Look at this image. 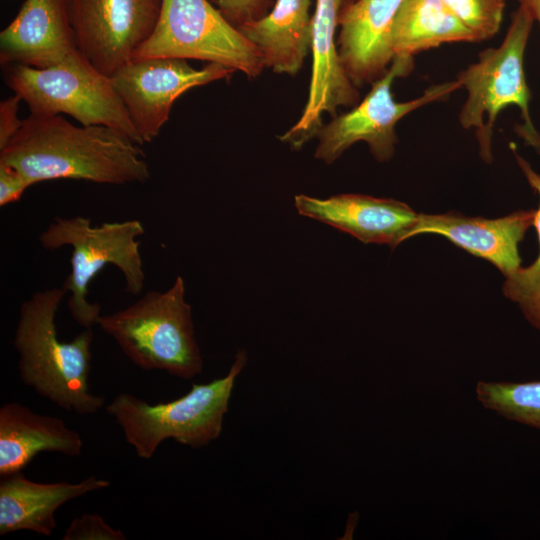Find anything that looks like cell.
Returning <instances> with one entry per match:
<instances>
[{
    "mask_svg": "<svg viewBox=\"0 0 540 540\" xmlns=\"http://www.w3.org/2000/svg\"><path fill=\"white\" fill-rule=\"evenodd\" d=\"M0 163L31 185L57 179L124 185L151 176L144 152L128 135L104 125L75 126L61 115L30 114L0 150Z\"/></svg>",
    "mask_w": 540,
    "mask_h": 540,
    "instance_id": "6da1fadb",
    "label": "cell"
},
{
    "mask_svg": "<svg viewBox=\"0 0 540 540\" xmlns=\"http://www.w3.org/2000/svg\"><path fill=\"white\" fill-rule=\"evenodd\" d=\"M66 294L62 287L34 292L19 309L12 344L18 354L22 383L65 411L80 416L97 413L103 396L92 394V328H85L70 342L58 338L56 314Z\"/></svg>",
    "mask_w": 540,
    "mask_h": 540,
    "instance_id": "7a4b0ae2",
    "label": "cell"
},
{
    "mask_svg": "<svg viewBox=\"0 0 540 540\" xmlns=\"http://www.w3.org/2000/svg\"><path fill=\"white\" fill-rule=\"evenodd\" d=\"M97 325L141 369L165 371L183 379L202 371L203 359L181 276L166 291H149L126 308L101 315Z\"/></svg>",
    "mask_w": 540,
    "mask_h": 540,
    "instance_id": "3957f363",
    "label": "cell"
},
{
    "mask_svg": "<svg viewBox=\"0 0 540 540\" xmlns=\"http://www.w3.org/2000/svg\"><path fill=\"white\" fill-rule=\"evenodd\" d=\"M246 363V352L241 350L226 376L209 383H194L178 399L152 405L123 392L107 405L106 412L140 458H152L167 439L191 448L204 447L221 434L235 379Z\"/></svg>",
    "mask_w": 540,
    "mask_h": 540,
    "instance_id": "277c9868",
    "label": "cell"
},
{
    "mask_svg": "<svg viewBox=\"0 0 540 540\" xmlns=\"http://www.w3.org/2000/svg\"><path fill=\"white\" fill-rule=\"evenodd\" d=\"M144 231L143 224L137 219L94 226L89 218L74 216L56 217L41 232L39 242L43 248H72L71 270L62 288L70 293L69 311L83 328H92L101 316L100 304L89 302L87 295L90 282L105 266L118 268L129 294L142 292L145 273L138 238Z\"/></svg>",
    "mask_w": 540,
    "mask_h": 540,
    "instance_id": "5b68a950",
    "label": "cell"
},
{
    "mask_svg": "<svg viewBox=\"0 0 540 540\" xmlns=\"http://www.w3.org/2000/svg\"><path fill=\"white\" fill-rule=\"evenodd\" d=\"M534 21L531 12L519 5L502 43L479 53L478 61L457 77L467 91L459 122L465 129H475L479 154L486 163L493 159L491 142L497 116L510 105L520 109L524 120L517 129L518 134L540 153V135L530 118L531 94L523 69L524 52Z\"/></svg>",
    "mask_w": 540,
    "mask_h": 540,
    "instance_id": "8992f818",
    "label": "cell"
},
{
    "mask_svg": "<svg viewBox=\"0 0 540 540\" xmlns=\"http://www.w3.org/2000/svg\"><path fill=\"white\" fill-rule=\"evenodd\" d=\"M4 68L6 84L28 105L31 115L67 114L83 126L120 130L143 145L111 77L95 68L79 50L47 68Z\"/></svg>",
    "mask_w": 540,
    "mask_h": 540,
    "instance_id": "52a82bcc",
    "label": "cell"
},
{
    "mask_svg": "<svg viewBox=\"0 0 540 540\" xmlns=\"http://www.w3.org/2000/svg\"><path fill=\"white\" fill-rule=\"evenodd\" d=\"M157 57L218 63L250 79L265 68L255 45L207 0H162L154 32L131 60Z\"/></svg>",
    "mask_w": 540,
    "mask_h": 540,
    "instance_id": "ba28073f",
    "label": "cell"
},
{
    "mask_svg": "<svg viewBox=\"0 0 540 540\" xmlns=\"http://www.w3.org/2000/svg\"><path fill=\"white\" fill-rule=\"evenodd\" d=\"M413 68V56H395L390 67L372 83L371 90L361 102L321 127L317 134L315 158L331 164L353 144L363 141L376 160L388 161L398 142L395 126L400 119L425 105L445 100L462 88L456 79L432 85L410 101H395L392 92L395 79L409 75Z\"/></svg>",
    "mask_w": 540,
    "mask_h": 540,
    "instance_id": "9c48e42d",
    "label": "cell"
},
{
    "mask_svg": "<svg viewBox=\"0 0 540 540\" xmlns=\"http://www.w3.org/2000/svg\"><path fill=\"white\" fill-rule=\"evenodd\" d=\"M233 72L218 63L194 69L186 59L157 57L130 60L110 77L144 144L158 136L178 97Z\"/></svg>",
    "mask_w": 540,
    "mask_h": 540,
    "instance_id": "30bf717a",
    "label": "cell"
},
{
    "mask_svg": "<svg viewBox=\"0 0 540 540\" xmlns=\"http://www.w3.org/2000/svg\"><path fill=\"white\" fill-rule=\"evenodd\" d=\"M162 0H70L78 50L111 76L155 30Z\"/></svg>",
    "mask_w": 540,
    "mask_h": 540,
    "instance_id": "8fae6325",
    "label": "cell"
},
{
    "mask_svg": "<svg viewBox=\"0 0 540 540\" xmlns=\"http://www.w3.org/2000/svg\"><path fill=\"white\" fill-rule=\"evenodd\" d=\"M343 0H316L312 23V74L309 95L299 120L279 140L301 149L317 136L325 113L359 102L357 87L348 77L338 52L336 30Z\"/></svg>",
    "mask_w": 540,
    "mask_h": 540,
    "instance_id": "7c38bea8",
    "label": "cell"
},
{
    "mask_svg": "<svg viewBox=\"0 0 540 540\" xmlns=\"http://www.w3.org/2000/svg\"><path fill=\"white\" fill-rule=\"evenodd\" d=\"M298 213L350 234L365 244H385L391 249L409 235L417 221L408 204L363 194H339L326 199L304 194L294 197Z\"/></svg>",
    "mask_w": 540,
    "mask_h": 540,
    "instance_id": "4fadbf2b",
    "label": "cell"
},
{
    "mask_svg": "<svg viewBox=\"0 0 540 540\" xmlns=\"http://www.w3.org/2000/svg\"><path fill=\"white\" fill-rule=\"evenodd\" d=\"M534 216V209L495 219L458 212L420 213L409 237L441 235L469 254L490 262L506 277L521 267L519 244L533 226Z\"/></svg>",
    "mask_w": 540,
    "mask_h": 540,
    "instance_id": "5bb4252c",
    "label": "cell"
},
{
    "mask_svg": "<svg viewBox=\"0 0 540 540\" xmlns=\"http://www.w3.org/2000/svg\"><path fill=\"white\" fill-rule=\"evenodd\" d=\"M77 50L70 0H25L16 17L0 33L3 67L47 68Z\"/></svg>",
    "mask_w": 540,
    "mask_h": 540,
    "instance_id": "9a60e30c",
    "label": "cell"
},
{
    "mask_svg": "<svg viewBox=\"0 0 540 540\" xmlns=\"http://www.w3.org/2000/svg\"><path fill=\"white\" fill-rule=\"evenodd\" d=\"M402 3L403 0H355L342 7L338 52L356 87L373 83L391 64V32Z\"/></svg>",
    "mask_w": 540,
    "mask_h": 540,
    "instance_id": "2e32d148",
    "label": "cell"
},
{
    "mask_svg": "<svg viewBox=\"0 0 540 540\" xmlns=\"http://www.w3.org/2000/svg\"><path fill=\"white\" fill-rule=\"evenodd\" d=\"M110 486L90 476L77 483H39L21 472L1 476L0 535L27 530L50 536L56 528L55 512L66 502Z\"/></svg>",
    "mask_w": 540,
    "mask_h": 540,
    "instance_id": "e0dca14e",
    "label": "cell"
},
{
    "mask_svg": "<svg viewBox=\"0 0 540 540\" xmlns=\"http://www.w3.org/2000/svg\"><path fill=\"white\" fill-rule=\"evenodd\" d=\"M83 441L80 434L55 416L34 413L17 403L0 408V476L21 472L40 452L77 457Z\"/></svg>",
    "mask_w": 540,
    "mask_h": 540,
    "instance_id": "ac0fdd59",
    "label": "cell"
},
{
    "mask_svg": "<svg viewBox=\"0 0 540 540\" xmlns=\"http://www.w3.org/2000/svg\"><path fill=\"white\" fill-rule=\"evenodd\" d=\"M313 0H276L265 16L237 28L259 50L265 68L295 76L311 50Z\"/></svg>",
    "mask_w": 540,
    "mask_h": 540,
    "instance_id": "d6986e66",
    "label": "cell"
},
{
    "mask_svg": "<svg viewBox=\"0 0 540 540\" xmlns=\"http://www.w3.org/2000/svg\"><path fill=\"white\" fill-rule=\"evenodd\" d=\"M476 41L442 0H403L391 32L394 57H414L444 43Z\"/></svg>",
    "mask_w": 540,
    "mask_h": 540,
    "instance_id": "ffe728a7",
    "label": "cell"
},
{
    "mask_svg": "<svg viewBox=\"0 0 540 540\" xmlns=\"http://www.w3.org/2000/svg\"><path fill=\"white\" fill-rule=\"evenodd\" d=\"M476 396L486 409L540 430V381H480L476 386Z\"/></svg>",
    "mask_w": 540,
    "mask_h": 540,
    "instance_id": "44dd1931",
    "label": "cell"
},
{
    "mask_svg": "<svg viewBox=\"0 0 540 540\" xmlns=\"http://www.w3.org/2000/svg\"><path fill=\"white\" fill-rule=\"evenodd\" d=\"M513 152L522 173L539 197L533 221L539 241V253L531 265L521 266L506 276L502 290L505 297L519 306L527 321L540 330V174L518 155L515 149Z\"/></svg>",
    "mask_w": 540,
    "mask_h": 540,
    "instance_id": "7402d4cb",
    "label": "cell"
},
{
    "mask_svg": "<svg viewBox=\"0 0 540 540\" xmlns=\"http://www.w3.org/2000/svg\"><path fill=\"white\" fill-rule=\"evenodd\" d=\"M477 41L490 39L501 27L505 0H442Z\"/></svg>",
    "mask_w": 540,
    "mask_h": 540,
    "instance_id": "603a6c76",
    "label": "cell"
},
{
    "mask_svg": "<svg viewBox=\"0 0 540 540\" xmlns=\"http://www.w3.org/2000/svg\"><path fill=\"white\" fill-rule=\"evenodd\" d=\"M63 540H125L120 529L110 526L98 514L84 513L74 518L66 528Z\"/></svg>",
    "mask_w": 540,
    "mask_h": 540,
    "instance_id": "cb8c5ba5",
    "label": "cell"
},
{
    "mask_svg": "<svg viewBox=\"0 0 540 540\" xmlns=\"http://www.w3.org/2000/svg\"><path fill=\"white\" fill-rule=\"evenodd\" d=\"M32 186L16 169L0 163V206L17 202Z\"/></svg>",
    "mask_w": 540,
    "mask_h": 540,
    "instance_id": "d4e9b609",
    "label": "cell"
},
{
    "mask_svg": "<svg viewBox=\"0 0 540 540\" xmlns=\"http://www.w3.org/2000/svg\"><path fill=\"white\" fill-rule=\"evenodd\" d=\"M21 101L14 94L0 102V150L6 147L23 125L24 120L18 117Z\"/></svg>",
    "mask_w": 540,
    "mask_h": 540,
    "instance_id": "484cf974",
    "label": "cell"
},
{
    "mask_svg": "<svg viewBox=\"0 0 540 540\" xmlns=\"http://www.w3.org/2000/svg\"><path fill=\"white\" fill-rule=\"evenodd\" d=\"M222 14L236 27L261 17L262 0H218Z\"/></svg>",
    "mask_w": 540,
    "mask_h": 540,
    "instance_id": "4316f807",
    "label": "cell"
},
{
    "mask_svg": "<svg viewBox=\"0 0 540 540\" xmlns=\"http://www.w3.org/2000/svg\"><path fill=\"white\" fill-rule=\"evenodd\" d=\"M519 5L526 7L532 14L534 20L540 25V0H516Z\"/></svg>",
    "mask_w": 540,
    "mask_h": 540,
    "instance_id": "83f0119b",
    "label": "cell"
},
{
    "mask_svg": "<svg viewBox=\"0 0 540 540\" xmlns=\"http://www.w3.org/2000/svg\"><path fill=\"white\" fill-rule=\"evenodd\" d=\"M353 1H355V0H352L351 2H353ZM351 2H350V3H351Z\"/></svg>",
    "mask_w": 540,
    "mask_h": 540,
    "instance_id": "f1b7e54d",
    "label": "cell"
}]
</instances>
